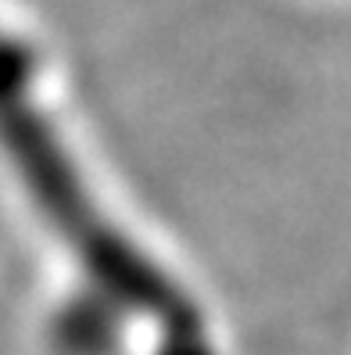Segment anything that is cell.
I'll use <instances>...</instances> for the list:
<instances>
[{
    "label": "cell",
    "instance_id": "cell-1",
    "mask_svg": "<svg viewBox=\"0 0 351 355\" xmlns=\"http://www.w3.org/2000/svg\"><path fill=\"white\" fill-rule=\"evenodd\" d=\"M29 83V54L11 36H0V151L15 165L39 216L72 248L79 266L108 298L136 309L140 316L161 320L169 330H190V302L151 259H143L136 244L118 234L108 216H100L51 122L39 115Z\"/></svg>",
    "mask_w": 351,
    "mask_h": 355
}]
</instances>
